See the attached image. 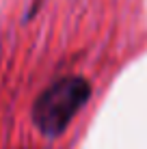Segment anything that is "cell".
<instances>
[{"label":"cell","mask_w":147,"mask_h":149,"mask_svg":"<svg viewBox=\"0 0 147 149\" xmlns=\"http://www.w3.org/2000/svg\"><path fill=\"white\" fill-rule=\"evenodd\" d=\"M87 100L89 82L78 76H65L39 95L35 104V123L45 136H59Z\"/></svg>","instance_id":"1"}]
</instances>
